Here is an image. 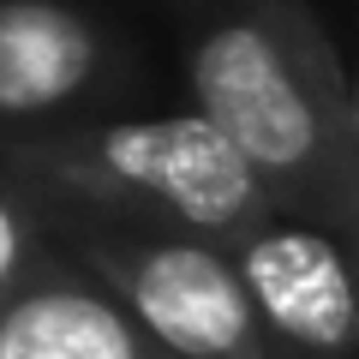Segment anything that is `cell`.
Segmentation results:
<instances>
[{
	"mask_svg": "<svg viewBox=\"0 0 359 359\" xmlns=\"http://www.w3.org/2000/svg\"><path fill=\"white\" fill-rule=\"evenodd\" d=\"M353 156H359V72H353Z\"/></svg>",
	"mask_w": 359,
	"mask_h": 359,
	"instance_id": "8",
	"label": "cell"
},
{
	"mask_svg": "<svg viewBox=\"0 0 359 359\" xmlns=\"http://www.w3.org/2000/svg\"><path fill=\"white\" fill-rule=\"evenodd\" d=\"M0 359H174L84 264H54L0 311Z\"/></svg>",
	"mask_w": 359,
	"mask_h": 359,
	"instance_id": "6",
	"label": "cell"
},
{
	"mask_svg": "<svg viewBox=\"0 0 359 359\" xmlns=\"http://www.w3.org/2000/svg\"><path fill=\"white\" fill-rule=\"evenodd\" d=\"M144 72L126 30L84 0H0V138L126 114Z\"/></svg>",
	"mask_w": 359,
	"mask_h": 359,
	"instance_id": "4",
	"label": "cell"
},
{
	"mask_svg": "<svg viewBox=\"0 0 359 359\" xmlns=\"http://www.w3.org/2000/svg\"><path fill=\"white\" fill-rule=\"evenodd\" d=\"M54 252H60V245H54L42 198L0 162V311L54 264Z\"/></svg>",
	"mask_w": 359,
	"mask_h": 359,
	"instance_id": "7",
	"label": "cell"
},
{
	"mask_svg": "<svg viewBox=\"0 0 359 359\" xmlns=\"http://www.w3.org/2000/svg\"><path fill=\"white\" fill-rule=\"evenodd\" d=\"M282 359H359V276L341 233L269 216L228 245Z\"/></svg>",
	"mask_w": 359,
	"mask_h": 359,
	"instance_id": "5",
	"label": "cell"
},
{
	"mask_svg": "<svg viewBox=\"0 0 359 359\" xmlns=\"http://www.w3.org/2000/svg\"><path fill=\"white\" fill-rule=\"evenodd\" d=\"M186 42L192 108L252 162L282 216L359 245L353 78L306 0H204Z\"/></svg>",
	"mask_w": 359,
	"mask_h": 359,
	"instance_id": "1",
	"label": "cell"
},
{
	"mask_svg": "<svg viewBox=\"0 0 359 359\" xmlns=\"http://www.w3.org/2000/svg\"><path fill=\"white\" fill-rule=\"evenodd\" d=\"M54 245L84 264L174 359H282L228 245L48 210Z\"/></svg>",
	"mask_w": 359,
	"mask_h": 359,
	"instance_id": "3",
	"label": "cell"
},
{
	"mask_svg": "<svg viewBox=\"0 0 359 359\" xmlns=\"http://www.w3.org/2000/svg\"><path fill=\"white\" fill-rule=\"evenodd\" d=\"M353 276H359V245H353Z\"/></svg>",
	"mask_w": 359,
	"mask_h": 359,
	"instance_id": "10",
	"label": "cell"
},
{
	"mask_svg": "<svg viewBox=\"0 0 359 359\" xmlns=\"http://www.w3.org/2000/svg\"><path fill=\"white\" fill-rule=\"evenodd\" d=\"M168 6H180V13H198V6H204V0H168Z\"/></svg>",
	"mask_w": 359,
	"mask_h": 359,
	"instance_id": "9",
	"label": "cell"
},
{
	"mask_svg": "<svg viewBox=\"0 0 359 359\" xmlns=\"http://www.w3.org/2000/svg\"><path fill=\"white\" fill-rule=\"evenodd\" d=\"M0 162L42 198V210L108 228L233 245L240 233L282 216L252 162L198 108L102 114L36 138H0Z\"/></svg>",
	"mask_w": 359,
	"mask_h": 359,
	"instance_id": "2",
	"label": "cell"
}]
</instances>
